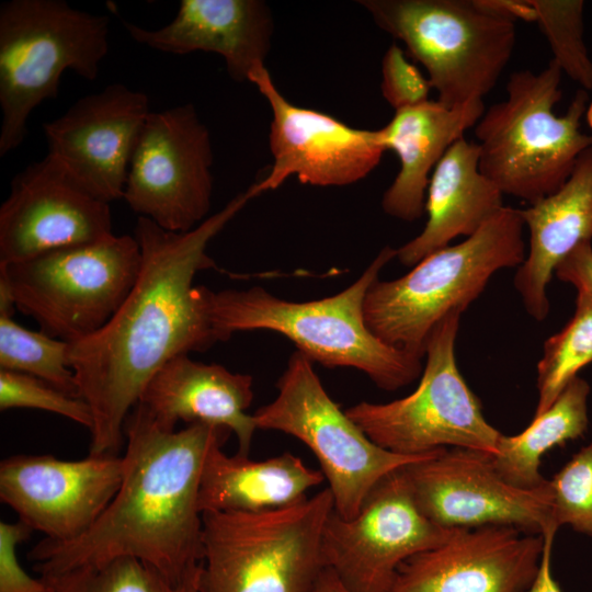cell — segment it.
<instances>
[{"mask_svg":"<svg viewBox=\"0 0 592 592\" xmlns=\"http://www.w3.org/2000/svg\"><path fill=\"white\" fill-rule=\"evenodd\" d=\"M31 408L68 418L89 431L93 425L90 406L53 385L24 373L0 369V409Z\"/></svg>","mask_w":592,"mask_h":592,"instance_id":"cell-32","label":"cell"},{"mask_svg":"<svg viewBox=\"0 0 592 592\" xmlns=\"http://www.w3.org/2000/svg\"><path fill=\"white\" fill-rule=\"evenodd\" d=\"M109 18L62 0H11L0 7V156L18 148L27 119L57 98L66 70L94 80L109 52Z\"/></svg>","mask_w":592,"mask_h":592,"instance_id":"cell-7","label":"cell"},{"mask_svg":"<svg viewBox=\"0 0 592 592\" xmlns=\"http://www.w3.org/2000/svg\"><path fill=\"white\" fill-rule=\"evenodd\" d=\"M333 508L326 488L275 510L203 513L198 592H315Z\"/></svg>","mask_w":592,"mask_h":592,"instance_id":"cell-6","label":"cell"},{"mask_svg":"<svg viewBox=\"0 0 592 592\" xmlns=\"http://www.w3.org/2000/svg\"><path fill=\"white\" fill-rule=\"evenodd\" d=\"M485 112L483 101L447 107L437 100L395 111L379 128L387 150H394L400 168L382 198L383 210L397 219L413 221L425 212L431 174L446 150Z\"/></svg>","mask_w":592,"mask_h":592,"instance_id":"cell-23","label":"cell"},{"mask_svg":"<svg viewBox=\"0 0 592 592\" xmlns=\"http://www.w3.org/2000/svg\"><path fill=\"white\" fill-rule=\"evenodd\" d=\"M375 24L403 43L447 107L483 101L516 43L515 22L476 0H360Z\"/></svg>","mask_w":592,"mask_h":592,"instance_id":"cell-8","label":"cell"},{"mask_svg":"<svg viewBox=\"0 0 592 592\" xmlns=\"http://www.w3.org/2000/svg\"><path fill=\"white\" fill-rule=\"evenodd\" d=\"M202 563L174 583L135 558L41 574L48 592H198Z\"/></svg>","mask_w":592,"mask_h":592,"instance_id":"cell-28","label":"cell"},{"mask_svg":"<svg viewBox=\"0 0 592 592\" xmlns=\"http://www.w3.org/2000/svg\"><path fill=\"white\" fill-rule=\"evenodd\" d=\"M110 204L91 194L56 158L46 155L11 181L0 207V264L112 237Z\"/></svg>","mask_w":592,"mask_h":592,"instance_id":"cell-17","label":"cell"},{"mask_svg":"<svg viewBox=\"0 0 592 592\" xmlns=\"http://www.w3.org/2000/svg\"><path fill=\"white\" fill-rule=\"evenodd\" d=\"M133 235L64 247L0 264L15 308L45 334L68 343L101 329L121 307L140 272Z\"/></svg>","mask_w":592,"mask_h":592,"instance_id":"cell-9","label":"cell"},{"mask_svg":"<svg viewBox=\"0 0 592 592\" xmlns=\"http://www.w3.org/2000/svg\"><path fill=\"white\" fill-rule=\"evenodd\" d=\"M584 118L589 128L592 130V101L588 103V106L584 113Z\"/></svg>","mask_w":592,"mask_h":592,"instance_id":"cell-39","label":"cell"},{"mask_svg":"<svg viewBox=\"0 0 592 592\" xmlns=\"http://www.w3.org/2000/svg\"><path fill=\"white\" fill-rule=\"evenodd\" d=\"M553 60L582 90H592V59L584 43L582 0H531Z\"/></svg>","mask_w":592,"mask_h":592,"instance_id":"cell-30","label":"cell"},{"mask_svg":"<svg viewBox=\"0 0 592 592\" xmlns=\"http://www.w3.org/2000/svg\"><path fill=\"white\" fill-rule=\"evenodd\" d=\"M123 474L119 455L89 454L79 460L12 455L0 464V500L32 531L66 543L96 522L119 489Z\"/></svg>","mask_w":592,"mask_h":592,"instance_id":"cell-16","label":"cell"},{"mask_svg":"<svg viewBox=\"0 0 592 592\" xmlns=\"http://www.w3.org/2000/svg\"><path fill=\"white\" fill-rule=\"evenodd\" d=\"M414 500L432 522L446 528L513 526L532 534L557 528L549 480L524 489L508 482L492 455L444 448L406 465Z\"/></svg>","mask_w":592,"mask_h":592,"instance_id":"cell-14","label":"cell"},{"mask_svg":"<svg viewBox=\"0 0 592 592\" xmlns=\"http://www.w3.org/2000/svg\"><path fill=\"white\" fill-rule=\"evenodd\" d=\"M69 343L0 316V369L24 373L81 398L68 361Z\"/></svg>","mask_w":592,"mask_h":592,"instance_id":"cell-29","label":"cell"},{"mask_svg":"<svg viewBox=\"0 0 592 592\" xmlns=\"http://www.w3.org/2000/svg\"><path fill=\"white\" fill-rule=\"evenodd\" d=\"M551 519L592 537V440L549 480Z\"/></svg>","mask_w":592,"mask_h":592,"instance_id":"cell-31","label":"cell"},{"mask_svg":"<svg viewBox=\"0 0 592 592\" xmlns=\"http://www.w3.org/2000/svg\"><path fill=\"white\" fill-rule=\"evenodd\" d=\"M543 549V534L513 526L455 528L441 545L405 561L389 592H526Z\"/></svg>","mask_w":592,"mask_h":592,"instance_id":"cell-19","label":"cell"},{"mask_svg":"<svg viewBox=\"0 0 592 592\" xmlns=\"http://www.w3.org/2000/svg\"><path fill=\"white\" fill-rule=\"evenodd\" d=\"M380 90L388 104L398 111L429 101L432 87L428 77L408 60L405 50L392 43L382 59Z\"/></svg>","mask_w":592,"mask_h":592,"instance_id":"cell-33","label":"cell"},{"mask_svg":"<svg viewBox=\"0 0 592 592\" xmlns=\"http://www.w3.org/2000/svg\"><path fill=\"white\" fill-rule=\"evenodd\" d=\"M557 528H549L543 533L544 549L537 574L526 592H562L551 570L554 539Z\"/></svg>","mask_w":592,"mask_h":592,"instance_id":"cell-37","label":"cell"},{"mask_svg":"<svg viewBox=\"0 0 592 592\" xmlns=\"http://www.w3.org/2000/svg\"><path fill=\"white\" fill-rule=\"evenodd\" d=\"M392 258L396 249L385 247L349 287L317 300L289 301L260 286L212 291L210 314L219 341L238 331H275L311 362L356 368L387 391L402 388L422 374L423 358L382 342L364 319L365 295Z\"/></svg>","mask_w":592,"mask_h":592,"instance_id":"cell-3","label":"cell"},{"mask_svg":"<svg viewBox=\"0 0 592 592\" xmlns=\"http://www.w3.org/2000/svg\"><path fill=\"white\" fill-rule=\"evenodd\" d=\"M589 383L577 376L553 405L515 435H501L492 455L499 474L513 486L532 489L547 479L539 471L542 457L551 448L581 437L589 426Z\"/></svg>","mask_w":592,"mask_h":592,"instance_id":"cell-26","label":"cell"},{"mask_svg":"<svg viewBox=\"0 0 592 592\" xmlns=\"http://www.w3.org/2000/svg\"><path fill=\"white\" fill-rule=\"evenodd\" d=\"M252 386L249 374L181 354L152 376L138 402L168 431L179 421L226 428L238 440V454L249 456L258 429L253 414L246 412L253 400Z\"/></svg>","mask_w":592,"mask_h":592,"instance_id":"cell-21","label":"cell"},{"mask_svg":"<svg viewBox=\"0 0 592 592\" xmlns=\"http://www.w3.org/2000/svg\"><path fill=\"white\" fill-rule=\"evenodd\" d=\"M210 134L191 103L150 112L134 150L124 200L164 230L207 218L213 192Z\"/></svg>","mask_w":592,"mask_h":592,"instance_id":"cell-13","label":"cell"},{"mask_svg":"<svg viewBox=\"0 0 592 592\" xmlns=\"http://www.w3.org/2000/svg\"><path fill=\"white\" fill-rule=\"evenodd\" d=\"M592 363V294L577 289L571 319L543 346L537 363L538 400L534 417L547 410L581 368Z\"/></svg>","mask_w":592,"mask_h":592,"instance_id":"cell-27","label":"cell"},{"mask_svg":"<svg viewBox=\"0 0 592 592\" xmlns=\"http://www.w3.org/2000/svg\"><path fill=\"white\" fill-rule=\"evenodd\" d=\"M559 281L572 284L592 294V241L574 248L556 267Z\"/></svg>","mask_w":592,"mask_h":592,"instance_id":"cell-35","label":"cell"},{"mask_svg":"<svg viewBox=\"0 0 592 592\" xmlns=\"http://www.w3.org/2000/svg\"><path fill=\"white\" fill-rule=\"evenodd\" d=\"M276 387L275 399L253 413L257 428L281 431L309 447L329 483L333 509L344 519L358 513L389 473L434 453L401 455L374 443L328 395L312 362L297 350Z\"/></svg>","mask_w":592,"mask_h":592,"instance_id":"cell-11","label":"cell"},{"mask_svg":"<svg viewBox=\"0 0 592 592\" xmlns=\"http://www.w3.org/2000/svg\"><path fill=\"white\" fill-rule=\"evenodd\" d=\"M255 196L250 185L186 232L137 218V281L101 329L69 343V365L93 417L89 454L118 455L126 418L152 376L171 358L219 341L210 314L212 291L193 282L200 271L216 267L207 253L209 242Z\"/></svg>","mask_w":592,"mask_h":592,"instance_id":"cell-1","label":"cell"},{"mask_svg":"<svg viewBox=\"0 0 592 592\" xmlns=\"http://www.w3.org/2000/svg\"><path fill=\"white\" fill-rule=\"evenodd\" d=\"M521 214L530 236L514 286L527 314L543 321L549 312L546 289L557 265L580 243L592 241V146L581 152L556 192Z\"/></svg>","mask_w":592,"mask_h":592,"instance_id":"cell-22","label":"cell"},{"mask_svg":"<svg viewBox=\"0 0 592 592\" xmlns=\"http://www.w3.org/2000/svg\"><path fill=\"white\" fill-rule=\"evenodd\" d=\"M230 433L206 423L168 431L138 402L124 424L127 446L116 494L78 538L37 543L27 555L34 570L58 573L135 558L181 582L203 561L198 491L205 458Z\"/></svg>","mask_w":592,"mask_h":592,"instance_id":"cell-2","label":"cell"},{"mask_svg":"<svg viewBox=\"0 0 592 592\" xmlns=\"http://www.w3.org/2000/svg\"><path fill=\"white\" fill-rule=\"evenodd\" d=\"M32 532L20 520L14 523H0V592H48L43 579L29 576L16 556V547L26 540Z\"/></svg>","mask_w":592,"mask_h":592,"instance_id":"cell-34","label":"cell"},{"mask_svg":"<svg viewBox=\"0 0 592 592\" xmlns=\"http://www.w3.org/2000/svg\"><path fill=\"white\" fill-rule=\"evenodd\" d=\"M454 531L421 512L403 466L372 489L355 516L344 519L333 509L322 531L323 560L351 592H389L405 561Z\"/></svg>","mask_w":592,"mask_h":592,"instance_id":"cell-12","label":"cell"},{"mask_svg":"<svg viewBox=\"0 0 592 592\" xmlns=\"http://www.w3.org/2000/svg\"><path fill=\"white\" fill-rule=\"evenodd\" d=\"M503 206V193L479 170L478 145L462 137L431 174L423 230L396 249V258L403 265L414 266L455 238L474 235Z\"/></svg>","mask_w":592,"mask_h":592,"instance_id":"cell-24","label":"cell"},{"mask_svg":"<svg viewBox=\"0 0 592 592\" xmlns=\"http://www.w3.org/2000/svg\"><path fill=\"white\" fill-rule=\"evenodd\" d=\"M272 111L270 172L253 183L258 194L296 175L300 183L342 186L366 178L387 151L379 129H361L335 117L291 103L275 87L265 65L250 75Z\"/></svg>","mask_w":592,"mask_h":592,"instance_id":"cell-15","label":"cell"},{"mask_svg":"<svg viewBox=\"0 0 592 592\" xmlns=\"http://www.w3.org/2000/svg\"><path fill=\"white\" fill-rule=\"evenodd\" d=\"M315 592H351L339 580L337 574L330 569L326 568L322 572Z\"/></svg>","mask_w":592,"mask_h":592,"instance_id":"cell-38","label":"cell"},{"mask_svg":"<svg viewBox=\"0 0 592 592\" xmlns=\"http://www.w3.org/2000/svg\"><path fill=\"white\" fill-rule=\"evenodd\" d=\"M151 111L145 92L115 82L44 123L47 155L99 200L124 197L130 160Z\"/></svg>","mask_w":592,"mask_h":592,"instance_id":"cell-18","label":"cell"},{"mask_svg":"<svg viewBox=\"0 0 592 592\" xmlns=\"http://www.w3.org/2000/svg\"><path fill=\"white\" fill-rule=\"evenodd\" d=\"M476 2L486 11L513 22L517 20L527 23L537 22V12L531 0H476Z\"/></svg>","mask_w":592,"mask_h":592,"instance_id":"cell-36","label":"cell"},{"mask_svg":"<svg viewBox=\"0 0 592 592\" xmlns=\"http://www.w3.org/2000/svg\"><path fill=\"white\" fill-rule=\"evenodd\" d=\"M562 75L553 59L538 72H512L505 99L485 110L474 126L480 172L503 195L528 205L556 192L592 146V134L581 130L588 91L578 90L565 114L554 112L562 98Z\"/></svg>","mask_w":592,"mask_h":592,"instance_id":"cell-4","label":"cell"},{"mask_svg":"<svg viewBox=\"0 0 592 592\" xmlns=\"http://www.w3.org/2000/svg\"><path fill=\"white\" fill-rule=\"evenodd\" d=\"M521 209L503 206L463 242L435 251L406 275L375 281L364 299L367 328L382 342L423 358L433 328L464 312L492 275L525 260Z\"/></svg>","mask_w":592,"mask_h":592,"instance_id":"cell-5","label":"cell"},{"mask_svg":"<svg viewBox=\"0 0 592 592\" xmlns=\"http://www.w3.org/2000/svg\"><path fill=\"white\" fill-rule=\"evenodd\" d=\"M137 43L162 53L185 55L215 53L228 75L238 82L251 72L271 48L273 16L262 0H181L172 21L160 29H145L123 20Z\"/></svg>","mask_w":592,"mask_h":592,"instance_id":"cell-20","label":"cell"},{"mask_svg":"<svg viewBox=\"0 0 592 592\" xmlns=\"http://www.w3.org/2000/svg\"><path fill=\"white\" fill-rule=\"evenodd\" d=\"M216 442L203 466L198 509L205 512H263L295 504L323 482L321 470L307 467L292 453L264 460L227 455Z\"/></svg>","mask_w":592,"mask_h":592,"instance_id":"cell-25","label":"cell"},{"mask_svg":"<svg viewBox=\"0 0 592 592\" xmlns=\"http://www.w3.org/2000/svg\"><path fill=\"white\" fill-rule=\"evenodd\" d=\"M462 312L453 311L431 331L418 387L385 403L361 401L345 410L380 447L401 455L469 448L496 455L502 435L462 376L455 343Z\"/></svg>","mask_w":592,"mask_h":592,"instance_id":"cell-10","label":"cell"}]
</instances>
